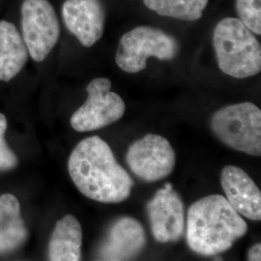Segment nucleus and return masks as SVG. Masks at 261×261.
I'll use <instances>...</instances> for the list:
<instances>
[{
    "label": "nucleus",
    "mask_w": 261,
    "mask_h": 261,
    "mask_svg": "<svg viewBox=\"0 0 261 261\" xmlns=\"http://www.w3.org/2000/svg\"><path fill=\"white\" fill-rule=\"evenodd\" d=\"M21 36L29 56L44 61L60 36V24L56 10L48 0H24L21 4Z\"/></svg>",
    "instance_id": "423d86ee"
},
{
    "label": "nucleus",
    "mask_w": 261,
    "mask_h": 261,
    "mask_svg": "<svg viewBox=\"0 0 261 261\" xmlns=\"http://www.w3.org/2000/svg\"><path fill=\"white\" fill-rule=\"evenodd\" d=\"M211 129L225 145L248 155H261V111L250 102L235 103L217 111Z\"/></svg>",
    "instance_id": "39448f33"
},
{
    "label": "nucleus",
    "mask_w": 261,
    "mask_h": 261,
    "mask_svg": "<svg viewBox=\"0 0 261 261\" xmlns=\"http://www.w3.org/2000/svg\"><path fill=\"white\" fill-rule=\"evenodd\" d=\"M221 184L235 211L252 221H260V190L247 172L235 166H226L221 174Z\"/></svg>",
    "instance_id": "f8f14e48"
},
{
    "label": "nucleus",
    "mask_w": 261,
    "mask_h": 261,
    "mask_svg": "<svg viewBox=\"0 0 261 261\" xmlns=\"http://www.w3.org/2000/svg\"><path fill=\"white\" fill-rule=\"evenodd\" d=\"M151 230L160 243L176 242L184 232L185 212L180 196L170 183L159 190L147 203Z\"/></svg>",
    "instance_id": "1a4fd4ad"
},
{
    "label": "nucleus",
    "mask_w": 261,
    "mask_h": 261,
    "mask_svg": "<svg viewBox=\"0 0 261 261\" xmlns=\"http://www.w3.org/2000/svg\"><path fill=\"white\" fill-rule=\"evenodd\" d=\"M112 82L107 77L92 80L86 87L87 100L71 117L77 132H91L121 119L126 106L121 97L111 91Z\"/></svg>",
    "instance_id": "0eeeda50"
},
{
    "label": "nucleus",
    "mask_w": 261,
    "mask_h": 261,
    "mask_svg": "<svg viewBox=\"0 0 261 261\" xmlns=\"http://www.w3.org/2000/svg\"><path fill=\"white\" fill-rule=\"evenodd\" d=\"M126 161L135 175L146 182H156L172 172L175 153L166 138L149 134L130 145Z\"/></svg>",
    "instance_id": "6e6552de"
},
{
    "label": "nucleus",
    "mask_w": 261,
    "mask_h": 261,
    "mask_svg": "<svg viewBox=\"0 0 261 261\" xmlns=\"http://www.w3.org/2000/svg\"><path fill=\"white\" fill-rule=\"evenodd\" d=\"M7 129L6 117L0 113V170H8L15 168L18 164V159L15 153L10 149L6 143L4 135Z\"/></svg>",
    "instance_id": "a211bd4d"
},
{
    "label": "nucleus",
    "mask_w": 261,
    "mask_h": 261,
    "mask_svg": "<svg viewBox=\"0 0 261 261\" xmlns=\"http://www.w3.org/2000/svg\"><path fill=\"white\" fill-rule=\"evenodd\" d=\"M66 28L85 47L103 37L107 12L102 0H66L62 6Z\"/></svg>",
    "instance_id": "9d476101"
},
{
    "label": "nucleus",
    "mask_w": 261,
    "mask_h": 261,
    "mask_svg": "<svg viewBox=\"0 0 261 261\" xmlns=\"http://www.w3.org/2000/svg\"><path fill=\"white\" fill-rule=\"evenodd\" d=\"M261 0H235L239 19L256 35L261 34Z\"/></svg>",
    "instance_id": "f3484780"
},
{
    "label": "nucleus",
    "mask_w": 261,
    "mask_h": 261,
    "mask_svg": "<svg viewBox=\"0 0 261 261\" xmlns=\"http://www.w3.org/2000/svg\"><path fill=\"white\" fill-rule=\"evenodd\" d=\"M248 260L260 261L261 260V245L255 244L249 250L248 252Z\"/></svg>",
    "instance_id": "6ab92c4d"
},
{
    "label": "nucleus",
    "mask_w": 261,
    "mask_h": 261,
    "mask_svg": "<svg viewBox=\"0 0 261 261\" xmlns=\"http://www.w3.org/2000/svg\"><path fill=\"white\" fill-rule=\"evenodd\" d=\"M247 232L248 224L224 196L202 197L189 208L187 243L200 255L226 252Z\"/></svg>",
    "instance_id": "f03ea898"
},
{
    "label": "nucleus",
    "mask_w": 261,
    "mask_h": 261,
    "mask_svg": "<svg viewBox=\"0 0 261 261\" xmlns=\"http://www.w3.org/2000/svg\"><path fill=\"white\" fill-rule=\"evenodd\" d=\"M146 233L140 222L123 217L115 221L105 238L98 256L101 260H130L139 255L146 245Z\"/></svg>",
    "instance_id": "9b49d317"
},
{
    "label": "nucleus",
    "mask_w": 261,
    "mask_h": 261,
    "mask_svg": "<svg viewBox=\"0 0 261 261\" xmlns=\"http://www.w3.org/2000/svg\"><path fill=\"white\" fill-rule=\"evenodd\" d=\"M28 235L18 198L11 194L0 196V252L19 248Z\"/></svg>",
    "instance_id": "2eb2a0df"
},
{
    "label": "nucleus",
    "mask_w": 261,
    "mask_h": 261,
    "mask_svg": "<svg viewBox=\"0 0 261 261\" xmlns=\"http://www.w3.org/2000/svg\"><path fill=\"white\" fill-rule=\"evenodd\" d=\"M179 49L177 40L166 31L150 25H140L122 36L115 62L124 72L136 74L146 68L149 57L172 60L178 56Z\"/></svg>",
    "instance_id": "20e7f679"
},
{
    "label": "nucleus",
    "mask_w": 261,
    "mask_h": 261,
    "mask_svg": "<svg viewBox=\"0 0 261 261\" xmlns=\"http://www.w3.org/2000/svg\"><path fill=\"white\" fill-rule=\"evenodd\" d=\"M28 47L17 28L0 20V81L9 82L22 70L28 60Z\"/></svg>",
    "instance_id": "ddd939ff"
},
{
    "label": "nucleus",
    "mask_w": 261,
    "mask_h": 261,
    "mask_svg": "<svg viewBox=\"0 0 261 261\" xmlns=\"http://www.w3.org/2000/svg\"><path fill=\"white\" fill-rule=\"evenodd\" d=\"M213 46L218 67L225 75L246 79L260 72V43L240 19H221L214 28Z\"/></svg>",
    "instance_id": "7ed1b4c3"
},
{
    "label": "nucleus",
    "mask_w": 261,
    "mask_h": 261,
    "mask_svg": "<svg viewBox=\"0 0 261 261\" xmlns=\"http://www.w3.org/2000/svg\"><path fill=\"white\" fill-rule=\"evenodd\" d=\"M68 170L84 196L102 203H120L134 181L118 164L110 145L98 136L82 140L70 155Z\"/></svg>",
    "instance_id": "f257e3e1"
},
{
    "label": "nucleus",
    "mask_w": 261,
    "mask_h": 261,
    "mask_svg": "<svg viewBox=\"0 0 261 261\" xmlns=\"http://www.w3.org/2000/svg\"><path fill=\"white\" fill-rule=\"evenodd\" d=\"M83 229L73 215L57 221L48 244V258L53 261H77L82 257Z\"/></svg>",
    "instance_id": "4468645a"
},
{
    "label": "nucleus",
    "mask_w": 261,
    "mask_h": 261,
    "mask_svg": "<svg viewBox=\"0 0 261 261\" xmlns=\"http://www.w3.org/2000/svg\"><path fill=\"white\" fill-rule=\"evenodd\" d=\"M209 0H143L148 9L159 16L196 21L202 18Z\"/></svg>",
    "instance_id": "dca6fc26"
}]
</instances>
